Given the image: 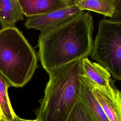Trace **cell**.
<instances>
[{
    "instance_id": "obj_1",
    "label": "cell",
    "mask_w": 121,
    "mask_h": 121,
    "mask_svg": "<svg viewBox=\"0 0 121 121\" xmlns=\"http://www.w3.org/2000/svg\"><path fill=\"white\" fill-rule=\"evenodd\" d=\"M94 29L92 16L83 11L60 25L40 33L38 58L49 75L91 55Z\"/></svg>"
},
{
    "instance_id": "obj_2",
    "label": "cell",
    "mask_w": 121,
    "mask_h": 121,
    "mask_svg": "<svg viewBox=\"0 0 121 121\" xmlns=\"http://www.w3.org/2000/svg\"><path fill=\"white\" fill-rule=\"evenodd\" d=\"M81 60L75 61L49 75V79L36 110L41 121H67L80 100L82 74Z\"/></svg>"
},
{
    "instance_id": "obj_3",
    "label": "cell",
    "mask_w": 121,
    "mask_h": 121,
    "mask_svg": "<svg viewBox=\"0 0 121 121\" xmlns=\"http://www.w3.org/2000/svg\"><path fill=\"white\" fill-rule=\"evenodd\" d=\"M34 48L16 26L0 29V76L10 86L22 87L38 68Z\"/></svg>"
},
{
    "instance_id": "obj_4",
    "label": "cell",
    "mask_w": 121,
    "mask_h": 121,
    "mask_svg": "<svg viewBox=\"0 0 121 121\" xmlns=\"http://www.w3.org/2000/svg\"><path fill=\"white\" fill-rule=\"evenodd\" d=\"M90 55L114 78L121 81V21L100 20Z\"/></svg>"
},
{
    "instance_id": "obj_5",
    "label": "cell",
    "mask_w": 121,
    "mask_h": 121,
    "mask_svg": "<svg viewBox=\"0 0 121 121\" xmlns=\"http://www.w3.org/2000/svg\"><path fill=\"white\" fill-rule=\"evenodd\" d=\"M82 11L75 5L28 18L25 22L27 29L43 33L51 30L79 15Z\"/></svg>"
},
{
    "instance_id": "obj_6",
    "label": "cell",
    "mask_w": 121,
    "mask_h": 121,
    "mask_svg": "<svg viewBox=\"0 0 121 121\" xmlns=\"http://www.w3.org/2000/svg\"><path fill=\"white\" fill-rule=\"evenodd\" d=\"M89 81L95 97L109 121H121V91L114 87L108 91Z\"/></svg>"
},
{
    "instance_id": "obj_7",
    "label": "cell",
    "mask_w": 121,
    "mask_h": 121,
    "mask_svg": "<svg viewBox=\"0 0 121 121\" xmlns=\"http://www.w3.org/2000/svg\"><path fill=\"white\" fill-rule=\"evenodd\" d=\"M24 16L30 17L74 5V0H18Z\"/></svg>"
},
{
    "instance_id": "obj_8",
    "label": "cell",
    "mask_w": 121,
    "mask_h": 121,
    "mask_svg": "<svg viewBox=\"0 0 121 121\" xmlns=\"http://www.w3.org/2000/svg\"><path fill=\"white\" fill-rule=\"evenodd\" d=\"M81 65L83 77L107 91L112 89L111 75L106 68L98 63L91 61L88 57L81 60Z\"/></svg>"
},
{
    "instance_id": "obj_9",
    "label": "cell",
    "mask_w": 121,
    "mask_h": 121,
    "mask_svg": "<svg viewBox=\"0 0 121 121\" xmlns=\"http://www.w3.org/2000/svg\"><path fill=\"white\" fill-rule=\"evenodd\" d=\"M80 101L95 121H109L100 104L95 97L87 78L81 75Z\"/></svg>"
},
{
    "instance_id": "obj_10",
    "label": "cell",
    "mask_w": 121,
    "mask_h": 121,
    "mask_svg": "<svg viewBox=\"0 0 121 121\" xmlns=\"http://www.w3.org/2000/svg\"><path fill=\"white\" fill-rule=\"evenodd\" d=\"M24 19L18 0H0V24L1 28L15 27Z\"/></svg>"
},
{
    "instance_id": "obj_11",
    "label": "cell",
    "mask_w": 121,
    "mask_h": 121,
    "mask_svg": "<svg viewBox=\"0 0 121 121\" xmlns=\"http://www.w3.org/2000/svg\"><path fill=\"white\" fill-rule=\"evenodd\" d=\"M74 3L81 11H94L110 18L114 10L112 0H74Z\"/></svg>"
},
{
    "instance_id": "obj_12",
    "label": "cell",
    "mask_w": 121,
    "mask_h": 121,
    "mask_svg": "<svg viewBox=\"0 0 121 121\" xmlns=\"http://www.w3.org/2000/svg\"><path fill=\"white\" fill-rule=\"evenodd\" d=\"M9 83L0 76V114L1 121H10L17 116L11 105L8 89Z\"/></svg>"
},
{
    "instance_id": "obj_13",
    "label": "cell",
    "mask_w": 121,
    "mask_h": 121,
    "mask_svg": "<svg viewBox=\"0 0 121 121\" xmlns=\"http://www.w3.org/2000/svg\"><path fill=\"white\" fill-rule=\"evenodd\" d=\"M67 121H95L82 103L79 101L71 112Z\"/></svg>"
},
{
    "instance_id": "obj_14",
    "label": "cell",
    "mask_w": 121,
    "mask_h": 121,
    "mask_svg": "<svg viewBox=\"0 0 121 121\" xmlns=\"http://www.w3.org/2000/svg\"><path fill=\"white\" fill-rule=\"evenodd\" d=\"M114 10L112 16L109 19L113 22L121 21V0H112Z\"/></svg>"
},
{
    "instance_id": "obj_15",
    "label": "cell",
    "mask_w": 121,
    "mask_h": 121,
    "mask_svg": "<svg viewBox=\"0 0 121 121\" xmlns=\"http://www.w3.org/2000/svg\"><path fill=\"white\" fill-rule=\"evenodd\" d=\"M10 121H41L40 120H38L36 118L35 120H26V119H21L17 116L14 119H13Z\"/></svg>"
},
{
    "instance_id": "obj_16",
    "label": "cell",
    "mask_w": 121,
    "mask_h": 121,
    "mask_svg": "<svg viewBox=\"0 0 121 121\" xmlns=\"http://www.w3.org/2000/svg\"><path fill=\"white\" fill-rule=\"evenodd\" d=\"M0 121H1V116H0Z\"/></svg>"
}]
</instances>
